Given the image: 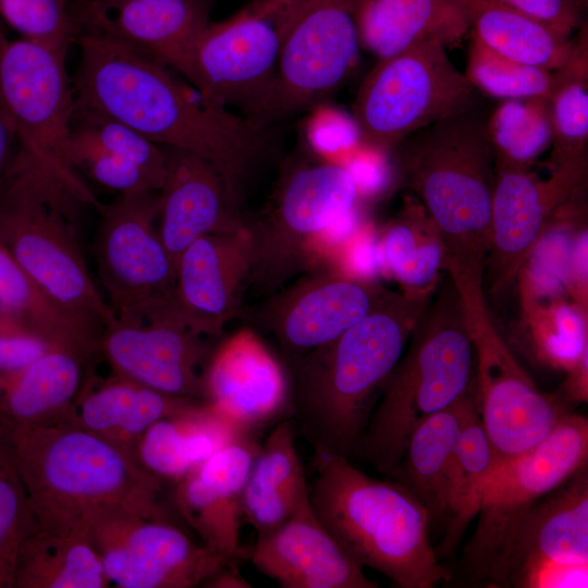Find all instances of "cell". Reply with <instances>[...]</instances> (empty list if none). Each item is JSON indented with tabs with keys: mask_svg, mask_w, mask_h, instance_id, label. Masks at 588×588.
Instances as JSON below:
<instances>
[{
	"mask_svg": "<svg viewBox=\"0 0 588 588\" xmlns=\"http://www.w3.org/2000/svg\"><path fill=\"white\" fill-rule=\"evenodd\" d=\"M0 19L21 38L63 51L82 33L69 0H0Z\"/></svg>",
	"mask_w": 588,
	"mask_h": 588,
	"instance_id": "cell-42",
	"label": "cell"
},
{
	"mask_svg": "<svg viewBox=\"0 0 588 588\" xmlns=\"http://www.w3.org/2000/svg\"><path fill=\"white\" fill-rule=\"evenodd\" d=\"M309 502V483L295 445V428L285 417L259 446L243 489L242 516L260 536Z\"/></svg>",
	"mask_w": 588,
	"mask_h": 588,
	"instance_id": "cell-30",
	"label": "cell"
},
{
	"mask_svg": "<svg viewBox=\"0 0 588 588\" xmlns=\"http://www.w3.org/2000/svg\"><path fill=\"white\" fill-rule=\"evenodd\" d=\"M68 51L8 39L0 45V118L14 136V159L38 164L60 179L84 204H101L69 158L75 94Z\"/></svg>",
	"mask_w": 588,
	"mask_h": 588,
	"instance_id": "cell-9",
	"label": "cell"
},
{
	"mask_svg": "<svg viewBox=\"0 0 588 588\" xmlns=\"http://www.w3.org/2000/svg\"><path fill=\"white\" fill-rule=\"evenodd\" d=\"M205 401L166 394L113 377L94 387L87 381L63 421L91 432L135 456L145 431L160 419L191 411Z\"/></svg>",
	"mask_w": 588,
	"mask_h": 588,
	"instance_id": "cell-28",
	"label": "cell"
},
{
	"mask_svg": "<svg viewBox=\"0 0 588 588\" xmlns=\"http://www.w3.org/2000/svg\"><path fill=\"white\" fill-rule=\"evenodd\" d=\"M353 1H354L355 5L357 7L359 3H362L365 0H353Z\"/></svg>",
	"mask_w": 588,
	"mask_h": 588,
	"instance_id": "cell-56",
	"label": "cell"
},
{
	"mask_svg": "<svg viewBox=\"0 0 588 588\" xmlns=\"http://www.w3.org/2000/svg\"><path fill=\"white\" fill-rule=\"evenodd\" d=\"M478 407L475 379L454 403L424 419L411 432L392 479L427 509L430 520L443 518L448 470L461 431Z\"/></svg>",
	"mask_w": 588,
	"mask_h": 588,
	"instance_id": "cell-32",
	"label": "cell"
},
{
	"mask_svg": "<svg viewBox=\"0 0 588 588\" xmlns=\"http://www.w3.org/2000/svg\"><path fill=\"white\" fill-rule=\"evenodd\" d=\"M110 581L86 536L41 528L19 552L13 588H105Z\"/></svg>",
	"mask_w": 588,
	"mask_h": 588,
	"instance_id": "cell-35",
	"label": "cell"
},
{
	"mask_svg": "<svg viewBox=\"0 0 588 588\" xmlns=\"http://www.w3.org/2000/svg\"><path fill=\"white\" fill-rule=\"evenodd\" d=\"M76 15L83 30L108 34L187 82L195 47L210 24L206 0H85Z\"/></svg>",
	"mask_w": 588,
	"mask_h": 588,
	"instance_id": "cell-21",
	"label": "cell"
},
{
	"mask_svg": "<svg viewBox=\"0 0 588 588\" xmlns=\"http://www.w3.org/2000/svg\"><path fill=\"white\" fill-rule=\"evenodd\" d=\"M429 302L430 295L395 292L334 340L282 360L286 417L315 454L358 455L375 395Z\"/></svg>",
	"mask_w": 588,
	"mask_h": 588,
	"instance_id": "cell-2",
	"label": "cell"
},
{
	"mask_svg": "<svg viewBox=\"0 0 588 588\" xmlns=\"http://www.w3.org/2000/svg\"><path fill=\"white\" fill-rule=\"evenodd\" d=\"M3 433L39 528L86 536L114 514L168 517L163 481L118 445L66 421Z\"/></svg>",
	"mask_w": 588,
	"mask_h": 588,
	"instance_id": "cell-3",
	"label": "cell"
},
{
	"mask_svg": "<svg viewBox=\"0 0 588 588\" xmlns=\"http://www.w3.org/2000/svg\"><path fill=\"white\" fill-rule=\"evenodd\" d=\"M94 354L53 346L29 365L0 372V429L63 421L85 388Z\"/></svg>",
	"mask_w": 588,
	"mask_h": 588,
	"instance_id": "cell-27",
	"label": "cell"
},
{
	"mask_svg": "<svg viewBox=\"0 0 588 588\" xmlns=\"http://www.w3.org/2000/svg\"><path fill=\"white\" fill-rule=\"evenodd\" d=\"M461 302L475 350L479 417L499 462L542 441L568 407L555 393L538 390L497 330L485 294Z\"/></svg>",
	"mask_w": 588,
	"mask_h": 588,
	"instance_id": "cell-13",
	"label": "cell"
},
{
	"mask_svg": "<svg viewBox=\"0 0 588 588\" xmlns=\"http://www.w3.org/2000/svg\"><path fill=\"white\" fill-rule=\"evenodd\" d=\"M587 462L588 419L568 412L538 444L497 463L462 554L461 568L468 583L499 588L505 559L524 517Z\"/></svg>",
	"mask_w": 588,
	"mask_h": 588,
	"instance_id": "cell-8",
	"label": "cell"
},
{
	"mask_svg": "<svg viewBox=\"0 0 588 588\" xmlns=\"http://www.w3.org/2000/svg\"><path fill=\"white\" fill-rule=\"evenodd\" d=\"M388 152L360 143L345 157L343 164L356 184L359 196L383 188L389 177Z\"/></svg>",
	"mask_w": 588,
	"mask_h": 588,
	"instance_id": "cell-45",
	"label": "cell"
},
{
	"mask_svg": "<svg viewBox=\"0 0 588 588\" xmlns=\"http://www.w3.org/2000/svg\"><path fill=\"white\" fill-rule=\"evenodd\" d=\"M392 152L404 187L438 229L457 289L483 286L495 161L476 107L407 136Z\"/></svg>",
	"mask_w": 588,
	"mask_h": 588,
	"instance_id": "cell-4",
	"label": "cell"
},
{
	"mask_svg": "<svg viewBox=\"0 0 588 588\" xmlns=\"http://www.w3.org/2000/svg\"><path fill=\"white\" fill-rule=\"evenodd\" d=\"M249 559L283 588H377L317 518L310 502L257 536Z\"/></svg>",
	"mask_w": 588,
	"mask_h": 588,
	"instance_id": "cell-23",
	"label": "cell"
},
{
	"mask_svg": "<svg viewBox=\"0 0 588 588\" xmlns=\"http://www.w3.org/2000/svg\"><path fill=\"white\" fill-rule=\"evenodd\" d=\"M16 154V143L13 134L0 118V182L11 167Z\"/></svg>",
	"mask_w": 588,
	"mask_h": 588,
	"instance_id": "cell-50",
	"label": "cell"
},
{
	"mask_svg": "<svg viewBox=\"0 0 588 588\" xmlns=\"http://www.w3.org/2000/svg\"><path fill=\"white\" fill-rule=\"evenodd\" d=\"M476 107V89L429 40L378 59L353 106L362 143L392 152L411 134Z\"/></svg>",
	"mask_w": 588,
	"mask_h": 588,
	"instance_id": "cell-10",
	"label": "cell"
},
{
	"mask_svg": "<svg viewBox=\"0 0 588 588\" xmlns=\"http://www.w3.org/2000/svg\"><path fill=\"white\" fill-rule=\"evenodd\" d=\"M345 252V265L343 269L357 277L376 279L384 266L378 241L368 234L354 236Z\"/></svg>",
	"mask_w": 588,
	"mask_h": 588,
	"instance_id": "cell-48",
	"label": "cell"
},
{
	"mask_svg": "<svg viewBox=\"0 0 588 588\" xmlns=\"http://www.w3.org/2000/svg\"><path fill=\"white\" fill-rule=\"evenodd\" d=\"M358 197L341 163L291 170L264 215L245 221L253 247L246 296L266 297L313 268L311 245L324 229L355 209Z\"/></svg>",
	"mask_w": 588,
	"mask_h": 588,
	"instance_id": "cell-11",
	"label": "cell"
},
{
	"mask_svg": "<svg viewBox=\"0 0 588 588\" xmlns=\"http://www.w3.org/2000/svg\"><path fill=\"white\" fill-rule=\"evenodd\" d=\"M526 14L552 28L563 37L577 28L579 10L568 0H494Z\"/></svg>",
	"mask_w": 588,
	"mask_h": 588,
	"instance_id": "cell-46",
	"label": "cell"
},
{
	"mask_svg": "<svg viewBox=\"0 0 588 588\" xmlns=\"http://www.w3.org/2000/svg\"><path fill=\"white\" fill-rule=\"evenodd\" d=\"M8 34H7V30H5V25L4 23L2 22V20L0 19V45L2 42H4L5 40H8Z\"/></svg>",
	"mask_w": 588,
	"mask_h": 588,
	"instance_id": "cell-53",
	"label": "cell"
},
{
	"mask_svg": "<svg viewBox=\"0 0 588 588\" xmlns=\"http://www.w3.org/2000/svg\"><path fill=\"white\" fill-rule=\"evenodd\" d=\"M82 205L53 173L14 159L0 182V243L58 305L105 326L115 315L85 260L77 223Z\"/></svg>",
	"mask_w": 588,
	"mask_h": 588,
	"instance_id": "cell-7",
	"label": "cell"
},
{
	"mask_svg": "<svg viewBox=\"0 0 588 588\" xmlns=\"http://www.w3.org/2000/svg\"><path fill=\"white\" fill-rule=\"evenodd\" d=\"M474 372L473 338L452 283L428 303L382 383L358 455L391 478L411 432L458 400L474 382Z\"/></svg>",
	"mask_w": 588,
	"mask_h": 588,
	"instance_id": "cell-6",
	"label": "cell"
},
{
	"mask_svg": "<svg viewBox=\"0 0 588 588\" xmlns=\"http://www.w3.org/2000/svg\"><path fill=\"white\" fill-rule=\"evenodd\" d=\"M587 353L571 368L567 377L559 391V399L568 407L569 404L587 402L588 400V373Z\"/></svg>",
	"mask_w": 588,
	"mask_h": 588,
	"instance_id": "cell-49",
	"label": "cell"
},
{
	"mask_svg": "<svg viewBox=\"0 0 588 588\" xmlns=\"http://www.w3.org/2000/svg\"><path fill=\"white\" fill-rule=\"evenodd\" d=\"M497 463L477 407L461 431L448 470L443 502L445 534L436 551L438 558L455 550L467 526L476 517Z\"/></svg>",
	"mask_w": 588,
	"mask_h": 588,
	"instance_id": "cell-37",
	"label": "cell"
},
{
	"mask_svg": "<svg viewBox=\"0 0 588 588\" xmlns=\"http://www.w3.org/2000/svg\"><path fill=\"white\" fill-rule=\"evenodd\" d=\"M204 586L216 588H249L250 584L241 575L236 564H233L221 569Z\"/></svg>",
	"mask_w": 588,
	"mask_h": 588,
	"instance_id": "cell-51",
	"label": "cell"
},
{
	"mask_svg": "<svg viewBox=\"0 0 588 588\" xmlns=\"http://www.w3.org/2000/svg\"><path fill=\"white\" fill-rule=\"evenodd\" d=\"M573 5H575L578 10H580V8H583L586 3H587V0H568Z\"/></svg>",
	"mask_w": 588,
	"mask_h": 588,
	"instance_id": "cell-54",
	"label": "cell"
},
{
	"mask_svg": "<svg viewBox=\"0 0 588 588\" xmlns=\"http://www.w3.org/2000/svg\"><path fill=\"white\" fill-rule=\"evenodd\" d=\"M218 341L194 331L172 299L102 327L99 353L113 375L152 390L206 402L205 376Z\"/></svg>",
	"mask_w": 588,
	"mask_h": 588,
	"instance_id": "cell-17",
	"label": "cell"
},
{
	"mask_svg": "<svg viewBox=\"0 0 588 588\" xmlns=\"http://www.w3.org/2000/svg\"><path fill=\"white\" fill-rule=\"evenodd\" d=\"M542 562L588 564V464L542 497L522 520L499 588Z\"/></svg>",
	"mask_w": 588,
	"mask_h": 588,
	"instance_id": "cell-26",
	"label": "cell"
},
{
	"mask_svg": "<svg viewBox=\"0 0 588 588\" xmlns=\"http://www.w3.org/2000/svg\"><path fill=\"white\" fill-rule=\"evenodd\" d=\"M5 442H7V438L0 429V449L5 444Z\"/></svg>",
	"mask_w": 588,
	"mask_h": 588,
	"instance_id": "cell-55",
	"label": "cell"
},
{
	"mask_svg": "<svg viewBox=\"0 0 588 588\" xmlns=\"http://www.w3.org/2000/svg\"><path fill=\"white\" fill-rule=\"evenodd\" d=\"M307 135L314 149L324 156L345 158L362 143L354 118L333 108H323L313 115Z\"/></svg>",
	"mask_w": 588,
	"mask_h": 588,
	"instance_id": "cell-44",
	"label": "cell"
},
{
	"mask_svg": "<svg viewBox=\"0 0 588 588\" xmlns=\"http://www.w3.org/2000/svg\"><path fill=\"white\" fill-rule=\"evenodd\" d=\"M76 42L75 109L205 159L219 171L236 206L242 182L266 148L262 126L208 103L166 64L108 34L84 29Z\"/></svg>",
	"mask_w": 588,
	"mask_h": 588,
	"instance_id": "cell-1",
	"label": "cell"
},
{
	"mask_svg": "<svg viewBox=\"0 0 588 588\" xmlns=\"http://www.w3.org/2000/svg\"><path fill=\"white\" fill-rule=\"evenodd\" d=\"M53 347L29 332L0 334V372L21 369Z\"/></svg>",
	"mask_w": 588,
	"mask_h": 588,
	"instance_id": "cell-47",
	"label": "cell"
},
{
	"mask_svg": "<svg viewBox=\"0 0 588 588\" xmlns=\"http://www.w3.org/2000/svg\"><path fill=\"white\" fill-rule=\"evenodd\" d=\"M311 507L359 567L375 569L402 588H433L452 573L430 543V516L400 482L375 479L346 457L315 454Z\"/></svg>",
	"mask_w": 588,
	"mask_h": 588,
	"instance_id": "cell-5",
	"label": "cell"
},
{
	"mask_svg": "<svg viewBox=\"0 0 588 588\" xmlns=\"http://www.w3.org/2000/svg\"><path fill=\"white\" fill-rule=\"evenodd\" d=\"M531 329L528 350L550 368L568 371L587 353L586 322L573 306H552L550 322H536Z\"/></svg>",
	"mask_w": 588,
	"mask_h": 588,
	"instance_id": "cell-43",
	"label": "cell"
},
{
	"mask_svg": "<svg viewBox=\"0 0 588 588\" xmlns=\"http://www.w3.org/2000/svg\"><path fill=\"white\" fill-rule=\"evenodd\" d=\"M164 149L167 174L160 191L158 230L175 269L179 257L194 241L237 229L245 221L211 163L187 151Z\"/></svg>",
	"mask_w": 588,
	"mask_h": 588,
	"instance_id": "cell-25",
	"label": "cell"
},
{
	"mask_svg": "<svg viewBox=\"0 0 588 588\" xmlns=\"http://www.w3.org/2000/svg\"><path fill=\"white\" fill-rule=\"evenodd\" d=\"M37 528L7 440L0 449V588H13L20 549Z\"/></svg>",
	"mask_w": 588,
	"mask_h": 588,
	"instance_id": "cell-41",
	"label": "cell"
},
{
	"mask_svg": "<svg viewBox=\"0 0 588 588\" xmlns=\"http://www.w3.org/2000/svg\"><path fill=\"white\" fill-rule=\"evenodd\" d=\"M464 74L476 91L502 101L525 98L549 99L555 71L503 58L470 36Z\"/></svg>",
	"mask_w": 588,
	"mask_h": 588,
	"instance_id": "cell-40",
	"label": "cell"
},
{
	"mask_svg": "<svg viewBox=\"0 0 588 588\" xmlns=\"http://www.w3.org/2000/svg\"><path fill=\"white\" fill-rule=\"evenodd\" d=\"M303 0H252L207 26L192 59L189 84L208 103L242 105L254 120L271 86L284 34Z\"/></svg>",
	"mask_w": 588,
	"mask_h": 588,
	"instance_id": "cell-12",
	"label": "cell"
},
{
	"mask_svg": "<svg viewBox=\"0 0 588 588\" xmlns=\"http://www.w3.org/2000/svg\"><path fill=\"white\" fill-rule=\"evenodd\" d=\"M470 36L512 61L556 71L568 61L574 40L494 0H461Z\"/></svg>",
	"mask_w": 588,
	"mask_h": 588,
	"instance_id": "cell-34",
	"label": "cell"
},
{
	"mask_svg": "<svg viewBox=\"0 0 588 588\" xmlns=\"http://www.w3.org/2000/svg\"><path fill=\"white\" fill-rule=\"evenodd\" d=\"M395 291L377 279L311 268L241 316L277 342L281 359L323 345L382 306Z\"/></svg>",
	"mask_w": 588,
	"mask_h": 588,
	"instance_id": "cell-15",
	"label": "cell"
},
{
	"mask_svg": "<svg viewBox=\"0 0 588 588\" xmlns=\"http://www.w3.org/2000/svg\"><path fill=\"white\" fill-rule=\"evenodd\" d=\"M588 32L574 39L568 61L555 71L549 98L553 130L551 166L587 156L588 146Z\"/></svg>",
	"mask_w": 588,
	"mask_h": 588,
	"instance_id": "cell-38",
	"label": "cell"
},
{
	"mask_svg": "<svg viewBox=\"0 0 588 588\" xmlns=\"http://www.w3.org/2000/svg\"><path fill=\"white\" fill-rule=\"evenodd\" d=\"M86 538L110 584L121 588L195 587L236 564L167 517L114 514L94 524Z\"/></svg>",
	"mask_w": 588,
	"mask_h": 588,
	"instance_id": "cell-18",
	"label": "cell"
},
{
	"mask_svg": "<svg viewBox=\"0 0 588 588\" xmlns=\"http://www.w3.org/2000/svg\"><path fill=\"white\" fill-rule=\"evenodd\" d=\"M353 0H303L280 49L274 76L255 123L293 113L338 88L362 48Z\"/></svg>",
	"mask_w": 588,
	"mask_h": 588,
	"instance_id": "cell-14",
	"label": "cell"
},
{
	"mask_svg": "<svg viewBox=\"0 0 588 588\" xmlns=\"http://www.w3.org/2000/svg\"><path fill=\"white\" fill-rule=\"evenodd\" d=\"M259 446L252 434L229 443L176 481L173 495L200 542L236 563L249 554L240 543L242 493Z\"/></svg>",
	"mask_w": 588,
	"mask_h": 588,
	"instance_id": "cell-22",
	"label": "cell"
},
{
	"mask_svg": "<svg viewBox=\"0 0 588 588\" xmlns=\"http://www.w3.org/2000/svg\"><path fill=\"white\" fill-rule=\"evenodd\" d=\"M205 383L206 403L247 433L253 434L286 409L282 364L249 331L218 343Z\"/></svg>",
	"mask_w": 588,
	"mask_h": 588,
	"instance_id": "cell-24",
	"label": "cell"
},
{
	"mask_svg": "<svg viewBox=\"0 0 588 588\" xmlns=\"http://www.w3.org/2000/svg\"><path fill=\"white\" fill-rule=\"evenodd\" d=\"M0 311L52 346L99 353L103 324L52 301L0 243Z\"/></svg>",
	"mask_w": 588,
	"mask_h": 588,
	"instance_id": "cell-33",
	"label": "cell"
},
{
	"mask_svg": "<svg viewBox=\"0 0 588 588\" xmlns=\"http://www.w3.org/2000/svg\"><path fill=\"white\" fill-rule=\"evenodd\" d=\"M17 332H29L17 321L9 317L8 315L0 311V334L2 333H17ZM30 333V332H29Z\"/></svg>",
	"mask_w": 588,
	"mask_h": 588,
	"instance_id": "cell-52",
	"label": "cell"
},
{
	"mask_svg": "<svg viewBox=\"0 0 588 588\" xmlns=\"http://www.w3.org/2000/svg\"><path fill=\"white\" fill-rule=\"evenodd\" d=\"M355 14L362 48L378 59L429 40L455 47L469 33L461 0H365Z\"/></svg>",
	"mask_w": 588,
	"mask_h": 588,
	"instance_id": "cell-29",
	"label": "cell"
},
{
	"mask_svg": "<svg viewBox=\"0 0 588 588\" xmlns=\"http://www.w3.org/2000/svg\"><path fill=\"white\" fill-rule=\"evenodd\" d=\"M495 166L529 169L553 140L548 98L500 101L487 118Z\"/></svg>",
	"mask_w": 588,
	"mask_h": 588,
	"instance_id": "cell-39",
	"label": "cell"
},
{
	"mask_svg": "<svg viewBox=\"0 0 588 588\" xmlns=\"http://www.w3.org/2000/svg\"><path fill=\"white\" fill-rule=\"evenodd\" d=\"M587 186V156L552 167L539 179L529 169L495 166L483 287L497 293L519 274L561 207Z\"/></svg>",
	"mask_w": 588,
	"mask_h": 588,
	"instance_id": "cell-19",
	"label": "cell"
},
{
	"mask_svg": "<svg viewBox=\"0 0 588 588\" xmlns=\"http://www.w3.org/2000/svg\"><path fill=\"white\" fill-rule=\"evenodd\" d=\"M383 266L409 295H429L445 269L438 229L418 200L408 199L378 241Z\"/></svg>",
	"mask_w": 588,
	"mask_h": 588,
	"instance_id": "cell-36",
	"label": "cell"
},
{
	"mask_svg": "<svg viewBox=\"0 0 588 588\" xmlns=\"http://www.w3.org/2000/svg\"><path fill=\"white\" fill-rule=\"evenodd\" d=\"M252 254L245 223L204 235L181 254L172 303L194 331L218 341L225 326L241 316Z\"/></svg>",
	"mask_w": 588,
	"mask_h": 588,
	"instance_id": "cell-20",
	"label": "cell"
},
{
	"mask_svg": "<svg viewBox=\"0 0 588 588\" xmlns=\"http://www.w3.org/2000/svg\"><path fill=\"white\" fill-rule=\"evenodd\" d=\"M94 255L115 316L144 313L173 298L175 269L160 238V192L120 195L101 206Z\"/></svg>",
	"mask_w": 588,
	"mask_h": 588,
	"instance_id": "cell-16",
	"label": "cell"
},
{
	"mask_svg": "<svg viewBox=\"0 0 588 588\" xmlns=\"http://www.w3.org/2000/svg\"><path fill=\"white\" fill-rule=\"evenodd\" d=\"M249 434L204 403L155 422L134 454L147 471L176 482L220 449Z\"/></svg>",
	"mask_w": 588,
	"mask_h": 588,
	"instance_id": "cell-31",
	"label": "cell"
}]
</instances>
